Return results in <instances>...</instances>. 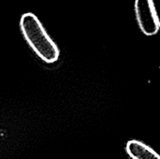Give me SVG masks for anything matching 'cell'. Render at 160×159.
<instances>
[{"label": "cell", "mask_w": 160, "mask_h": 159, "mask_svg": "<svg viewBox=\"0 0 160 159\" xmlns=\"http://www.w3.org/2000/svg\"><path fill=\"white\" fill-rule=\"evenodd\" d=\"M134 9L138 23L142 32L148 36L157 34L159 25L149 0H135Z\"/></svg>", "instance_id": "2"}, {"label": "cell", "mask_w": 160, "mask_h": 159, "mask_svg": "<svg viewBox=\"0 0 160 159\" xmlns=\"http://www.w3.org/2000/svg\"><path fill=\"white\" fill-rule=\"evenodd\" d=\"M20 26L28 45L42 60L47 63H53L58 60L59 50L57 45L34 14H23L20 19Z\"/></svg>", "instance_id": "1"}, {"label": "cell", "mask_w": 160, "mask_h": 159, "mask_svg": "<svg viewBox=\"0 0 160 159\" xmlns=\"http://www.w3.org/2000/svg\"><path fill=\"white\" fill-rule=\"evenodd\" d=\"M126 151L132 159H160V155L143 142L132 140L128 142Z\"/></svg>", "instance_id": "3"}, {"label": "cell", "mask_w": 160, "mask_h": 159, "mask_svg": "<svg viewBox=\"0 0 160 159\" xmlns=\"http://www.w3.org/2000/svg\"><path fill=\"white\" fill-rule=\"evenodd\" d=\"M160 27V0H149Z\"/></svg>", "instance_id": "4"}]
</instances>
